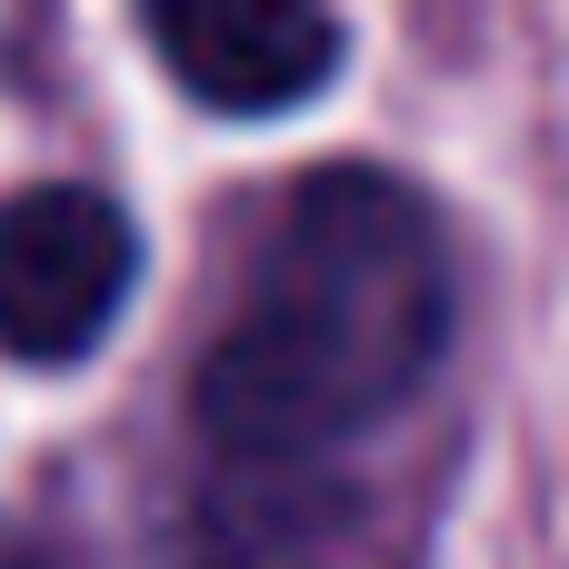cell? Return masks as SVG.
I'll return each instance as SVG.
<instances>
[{
	"mask_svg": "<svg viewBox=\"0 0 569 569\" xmlns=\"http://www.w3.org/2000/svg\"><path fill=\"white\" fill-rule=\"evenodd\" d=\"M460 270L440 210L370 160H330L270 220L230 330L190 380V420L230 470L340 460L390 430L450 360Z\"/></svg>",
	"mask_w": 569,
	"mask_h": 569,
	"instance_id": "6da1fadb",
	"label": "cell"
},
{
	"mask_svg": "<svg viewBox=\"0 0 569 569\" xmlns=\"http://www.w3.org/2000/svg\"><path fill=\"white\" fill-rule=\"evenodd\" d=\"M140 280V230L90 180H30L0 200V360L60 370L110 340Z\"/></svg>",
	"mask_w": 569,
	"mask_h": 569,
	"instance_id": "7a4b0ae2",
	"label": "cell"
},
{
	"mask_svg": "<svg viewBox=\"0 0 569 569\" xmlns=\"http://www.w3.org/2000/svg\"><path fill=\"white\" fill-rule=\"evenodd\" d=\"M420 560V510L390 480H360L340 460H290V470H230L190 510V560L180 569H410Z\"/></svg>",
	"mask_w": 569,
	"mask_h": 569,
	"instance_id": "3957f363",
	"label": "cell"
},
{
	"mask_svg": "<svg viewBox=\"0 0 569 569\" xmlns=\"http://www.w3.org/2000/svg\"><path fill=\"white\" fill-rule=\"evenodd\" d=\"M140 30H150L160 70L220 120L300 110L340 70V40H350L330 10H300V0H160Z\"/></svg>",
	"mask_w": 569,
	"mask_h": 569,
	"instance_id": "277c9868",
	"label": "cell"
},
{
	"mask_svg": "<svg viewBox=\"0 0 569 569\" xmlns=\"http://www.w3.org/2000/svg\"><path fill=\"white\" fill-rule=\"evenodd\" d=\"M0 569H80V560H70L60 540H40L30 520H10V510H0Z\"/></svg>",
	"mask_w": 569,
	"mask_h": 569,
	"instance_id": "5b68a950",
	"label": "cell"
}]
</instances>
